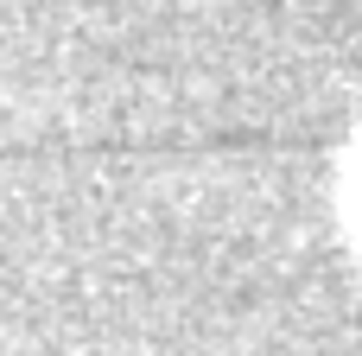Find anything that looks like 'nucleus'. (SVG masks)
Instances as JSON below:
<instances>
[{
    "instance_id": "nucleus-1",
    "label": "nucleus",
    "mask_w": 362,
    "mask_h": 356,
    "mask_svg": "<svg viewBox=\"0 0 362 356\" xmlns=\"http://www.w3.org/2000/svg\"><path fill=\"white\" fill-rule=\"evenodd\" d=\"M350 229H356V248H362V147H356V166H350Z\"/></svg>"
}]
</instances>
